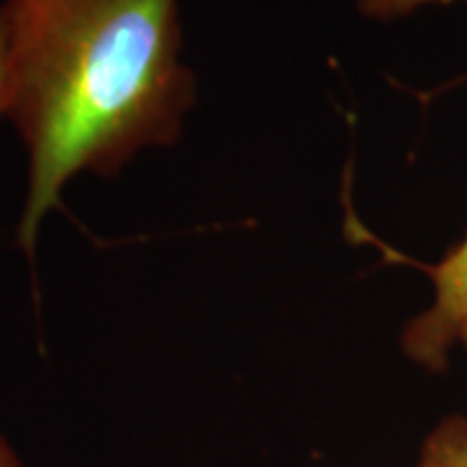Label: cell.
Returning <instances> with one entry per match:
<instances>
[{"label":"cell","instance_id":"1","mask_svg":"<svg viewBox=\"0 0 467 467\" xmlns=\"http://www.w3.org/2000/svg\"><path fill=\"white\" fill-rule=\"evenodd\" d=\"M7 119L28 156L16 241L39 230L74 175H113L141 150L175 143L195 100L178 0H3Z\"/></svg>","mask_w":467,"mask_h":467},{"label":"cell","instance_id":"2","mask_svg":"<svg viewBox=\"0 0 467 467\" xmlns=\"http://www.w3.org/2000/svg\"><path fill=\"white\" fill-rule=\"evenodd\" d=\"M429 275L435 288L433 303L409 320L400 347L413 364L443 372L467 318V238L440 265L431 266Z\"/></svg>","mask_w":467,"mask_h":467},{"label":"cell","instance_id":"3","mask_svg":"<svg viewBox=\"0 0 467 467\" xmlns=\"http://www.w3.org/2000/svg\"><path fill=\"white\" fill-rule=\"evenodd\" d=\"M416 467H467V418L440 420L424 437Z\"/></svg>","mask_w":467,"mask_h":467},{"label":"cell","instance_id":"4","mask_svg":"<svg viewBox=\"0 0 467 467\" xmlns=\"http://www.w3.org/2000/svg\"><path fill=\"white\" fill-rule=\"evenodd\" d=\"M361 16L372 17V20H399V17L411 16L416 11L431 7V5L454 3V0H355Z\"/></svg>","mask_w":467,"mask_h":467},{"label":"cell","instance_id":"5","mask_svg":"<svg viewBox=\"0 0 467 467\" xmlns=\"http://www.w3.org/2000/svg\"><path fill=\"white\" fill-rule=\"evenodd\" d=\"M9 100V28L7 14L0 5V119L7 117Z\"/></svg>","mask_w":467,"mask_h":467},{"label":"cell","instance_id":"6","mask_svg":"<svg viewBox=\"0 0 467 467\" xmlns=\"http://www.w3.org/2000/svg\"><path fill=\"white\" fill-rule=\"evenodd\" d=\"M0 467H25L22 465V461L17 459L14 448L5 441L3 435H0Z\"/></svg>","mask_w":467,"mask_h":467},{"label":"cell","instance_id":"7","mask_svg":"<svg viewBox=\"0 0 467 467\" xmlns=\"http://www.w3.org/2000/svg\"><path fill=\"white\" fill-rule=\"evenodd\" d=\"M459 342L463 344V347L467 348V318H465V323H463V327H461V336H459Z\"/></svg>","mask_w":467,"mask_h":467}]
</instances>
